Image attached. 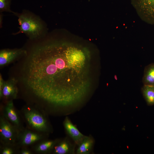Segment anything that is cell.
<instances>
[{
  "label": "cell",
  "mask_w": 154,
  "mask_h": 154,
  "mask_svg": "<svg viewBox=\"0 0 154 154\" xmlns=\"http://www.w3.org/2000/svg\"><path fill=\"white\" fill-rule=\"evenodd\" d=\"M63 125L68 137L76 145H78L86 136L82 134L76 126L71 121L68 116H66L63 121Z\"/></svg>",
  "instance_id": "cell-10"
},
{
  "label": "cell",
  "mask_w": 154,
  "mask_h": 154,
  "mask_svg": "<svg viewBox=\"0 0 154 154\" xmlns=\"http://www.w3.org/2000/svg\"><path fill=\"white\" fill-rule=\"evenodd\" d=\"M27 54V51L22 48L2 50L0 52V66H2L7 65Z\"/></svg>",
  "instance_id": "cell-8"
},
{
  "label": "cell",
  "mask_w": 154,
  "mask_h": 154,
  "mask_svg": "<svg viewBox=\"0 0 154 154\" xmlns=\"http://www.w3.org/2000/svg\"><path fill=\"white\" fill-rule=\"evenodd\" d=\"M19 132L15 126L0 114V144L16 145Z\"/></svg>",
  "instance_id": "cell-6"
},
{
  "label": "cell",
  "mask_w": 154,
  "mask_h": 154,
  "mask_svg": "<svg viewBox=\"0 0 154 154\" xmlns=\"http://www.w3.org/2000/svg\"><path fill=\"white\" fill-rule=\"evenodd\" d=\"M13 100H9L1 105L0 114L20 131L25 126L20 111L15 107Z\"/></svg>",
  "instance_id": "cell-4"
},
{
  "label": "cell",
  "mask_w": 154,
  "mask_h": 154,
  "mask_svg": "<svg viewBox=\"0 0 154 154\" xmlns=\"http://www.w3.org/2000/svg\"><path fill=\"white\" fill-rule=\"evenodd\" d=\"M58 139L42 140L30 148L34 153L47 154L51 153L54 145Z\"/></svg>",
  "instance_id": "cell-12"
},
{
  "label": "cell",
  "mask_w": 154,
  "mask_h": 154,
  "mask_svg": "<svg viewBox=\"0 0 154 154\" xmlns=\"http://www.w3.org/2000/svg\"><path fill=\"white\" fill-rule=\"evenodd\" d=\"M4 80L1 74L0 75V98L2 99V89Z\"/></svg>",
  "instance_id": "cell-19"
},
{
  "label": "cell",
  "mask_w": 154,
  "mask_h": 154,
  "mask_svg": "<svg viewBox=\"0 0 154 154\" xmlns=\"http://www.w3.org/2000/svg\"><path fill=\"white\" fill-rule=\"evenodd\" d=\"M68 137L58 139L51 153L69 154L76 153V145Z\"/></svg>",
  "instance_id": "cell-9"
},
{
  "label": "cell",
  "mask_w": 154,
  "mask_h": 154,
  "mask_svg": "<svg viewBox=\"0 0 154 154\" xmlns=\"http://www.w3.org/2000/svg\"><path fill=\"white\" fill-rule=\"evenodd\" d=\"M16 15L18 17L20 25V30L17 33H24L31 38H33L40 35L43 27L38 19L25 13Z\"/></svg>",
  "instance_id": "cell-3"
},
{
  "label": "cell",
  "mask_w": 154,
  "mask_h": 154,
  "mask_svg": "<svg viewBox=\"0 0 154 154\" xmlns=\"http://www.w3.org/2000/svg\"><path fill=\"white\" fill-rule=\"evenodd\" d=\"M134 7L141 10L144 19L148 23L154 24V0H131Z\"/></svg>",
  "instance_id": "cell-7"
},
{
  "label": "cell",
  "mask_w": 154,
  "mask_h": 154,
  "mask_svg": "<svg viewBox=\"0 0 154 154\" xmlns=\"http://www.w3.org/2000/svg\"><path fill=\"white\" fill-rule=\"evenodd\" d=\"M11 2V0H0V12L7 11L13 12L16 14V13L12 11L10 9Z\"/></svg>",
  "instance_id": "cell-17"
},
{
  "label": "cell",
  "mask_w": 154,
  "mask_h": 154,
  "mask_svg": "<svg viewBox=\"0 0 154 154\" xmlns=\"http://www.w3.org/2000/svg\"><path fill=\"white\" fill-rule=\"evenodd\" d=\"M49 135L25 127L19 131L16 145L20 148L31 147L40 141L48 138Z\"/></svg>",
  "instance_id": "cell-5"
},
{
  "label": "cell",
  "mask_w": 154,
  "mask_h": 154,
  "mask_svg": "<svg viewBox=\"0 0 154 154\" xmlns=\"http://www.w3.org/2000/svg\"><path fill=\"white\" fill-rule=\"evenodd\" d=\"M94 139L91 135L86 136L82 142L77 146L76 153L77 154H89L92 151Z\"/></svg>",
  "instance_id": "cell-13"
},
{
  "label": "cell",
  "mask_w": 154,
  "mask_h": 154,
  "mask_svg": "<svg viewBox=\"0 0 154 154\" xmlns=\"http://www.w3.org/2000/svg\"><path fill=\"white\" fill-rule=\"evenodd\" d=\"M20 148L16 145L0 144V154H18Z\"/></svg>",
  "instance_id": "cell-16"
},
{
  "label": "cell",
  "mask_w": 154,
  "mask_h": 154,
  "mask_svg": "<svg viewBox=\"0 0 154 154\" xmlns=\"http://www.w3.org/2000/svg\"><path fill=\"white\" fill-rule=\"evenodd\" d=\"M91 58L88 48L68 41L33 50L24 68L23 79L31 93L41 101L38 107L48 115L72 112L89 92Z\"/></svg>",
  "instance_id": "cell-1"
},
{
  "label": "cell",
  "mask_w": 154,
  "mask_h": 154,
  "mask_svg": "<svg viewBox=\"0 0 154 154\" xmlns=\"http://www.w3.org/2000/svg\"><path fill=\"white\" fill-rule=\"evenodd\" d=\"M17 82L15 78L4 81L1 99H3L5 102L17 98L19 91L17 84Z\"/></svg>",
  "instance_id": "cell-11"
},
{
  "label": "cell",
  "mask_w": 154,
  "mask_h": 154,
  "mask_svg": "<svg viewBox=\"0 0 154 154\" xmlns=\"http://www.w3.org/2000/svg\"><path fill=\"white\" fill-rule=\"evenodd\" d=\"M34 153L30 147H22L20 149L18 154H33Z\"/></svg>",
  "instance_id": "cell-18"
},
{
  "label": "cell",
  "mask_w": 154,
  "mask_h": 154,
  "mask_svg": "<svg viewBox=\"0 0 154 154\" xmlns=\"http://www.w3.org/2000/svg\"><path fill=\"white\" fill-rule=\"evenodd\" d=\"M20 111L26 127L48 135L53 132L48 115L42 110L28 104L23 107Z\"/></svg>",
  "instance_id": "cell-2"
},
{
  "label": "cell",
  "mask_w": 154,
  "mask_h": 154,
  "mask_svg": "<svg viewBox=\"0 0 154 154\" xmlns=\"http://www.w3.org/2000/svg\"><path fill=\"white\" fill-rule=\"evenodd\" d=\"M143 96L148 105H154V86L143 85L141 88Z\"/></svg>",
  "instance_id": "cell-15"
},
{
  "label": "cell",
  "mask_w": 154,
  "mask_h": 154,
  "mask_svg": "<svg viewBox=\"0 0 154 154\" xmlns=\"http://www.w3.org/2000/svg\"><path fill=\"white\" fill-rule=\"evenodd\" d=\"M142 82L143 85L154 86V63L150 64L145 68Z\"/></svg>",
  "instance_id": "cell-14"
}]
</instances>
